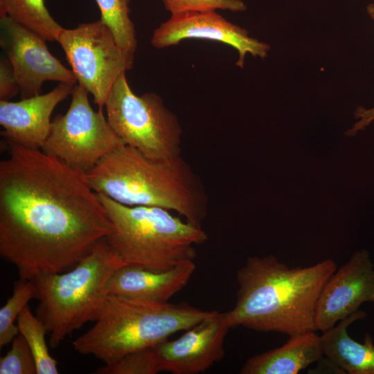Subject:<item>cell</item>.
<instances>
[{"mask_svg":"<svg viewBox=\"0 0 374 374\" xmlns=\"http://www.w3.org/2000/svg\"><path fill=\"white\" fill-rule=\"evenodd\" d=\"M0 161V255L20 279L73 268L114 230L82 173L42 150L7 142Z\"/></svg>","mask_w":374,"mask_h":374,"instance_id":"cell-1","label":"cell"},{"mask_svg":"<svg viewBox=\"0 0 374 374\" xmlns=\"http://www.w3.org/2000/svg\"><path fill=\"white\" fill-rule=\"evenodd\" d=\"M337 269L332 258L290 268L274 255L248 258L236 273V301L228 312L231 328L288 337L315 331L317 299Z\"/></svg>","mask_w":374,"mask_h":374,"instance_id":"cell-2","label":"cell"},{"mask_svg":"<svg viewBox=\"0 0 374 374\" xmlns=\"http://www.w3.org/2000/svg\"><path fill=\"white\" fill-rule=\"evenodd\" d=\"M84 177L96 193L124 205L175 211L199 227L206 215L204 188L181 155L154 159L124 144L102 158Z\"/></svg>","mask_w":374,"mask_h":374,"instance_id":"cell-3","label":"cell"},{"mask_svg":"<svg viewBox=\"0 0 374 374\" xmlns=\"http://www.w3.org/2000/svg\"><path fill=\"white\" fill-rule=\"evenodd\" d=\"M186 302L170 303L107 295L93 326L73 341L75 351L105 364L152 347L213 315Z\"/></svg>","mask_w":374,"mask_h":374,"instance_id":"cell-4","label":"cell"},{"mask_svg":"<svg viewBox=\"0 0 374 374\" xmlns=\"http://www.w3.org/2000/svg\"><path fill=\"white\" fill-rule=\"evenodd\" d=\"M125 265L105 238L71 269L41 273L31 279L39 301L36 316L50 335L51 348L58 347L66 336L97 319L107 296L108 279Z\"/></svg>","mask_w":374,"mask_h":374,"instance_id":"cell-5","label":"cell"},{"mask_svg":"<svg viewBox=\"0 0 374 374\" xmlns=\"http://www.w3.org/2000/svg\"><path fill=\"white\" fill-rule=\"evenodd\" d=\"M113 224L106 237L127 264L154 271H166L197 256L195 245L208 235L202 229L157 206H127L96 193Z\"/></svg>","mask_w":374,"mask_h":374,"instance_id":"cell-6","label":"cell"},{"mask_svg":"<svg viewBox=\"0 0 374 374\" xmlns=\"http://www.w3.org/2000/svg\"><path fill=\"white\" fill-rule=\"evenodd\" d=\"M107 119L127 145L154 159L180 155L182 130L177 116L153 93L136 95L123 73L105 103Z\"/></svg>","mask_w":374,"mask_h":374,"instance_id":"cell-7","label":"cell"},{"mask_svg":"<svg viewBox=\"0 0 374 374\" xmlns=\"http://www.w3.org/2000/svg\"><path fill=\"white\" fill-rule=\"evenodd\" d=\"M88 93L82 85H74L67 112L51 121L41 149L82 173L125 144L109 125L103 108L92 109Z\"/></svg>","mask_w":374,"mask_h":374,"instance_id":"cell-8","label":"cell"},{"mask_svg":"<svg viewBox=\"0 0 374 374\" xmlns=\"http://www.w3.org/2000/svg\"><path fill=\"white\" fill-rule=\"evenodd\" d=\"M78 84L103 108L117 79L132 68L134 56L117 44L109 28L100 19L63 28L57 38Z\"/></svg>","mask_w":374,"mask_h":374,"instance_id":"cell-9","label":"cell"},{"mask_svg":"<svg viewBox=\"0 0 374 374\" xmlns=\"http://www.w3.org/2000/svg\"><path fill=\"white\" fill-rule=\"evenodd\" d=\"M46 40L7 16L0 17V46L10 62L21 99L41 94L46 81L75 85L72 70L48 51Z\"/></svg>","mask_w":374,"mask_h":374,"instance_id":"cell-10","label":"cell"},{"mask_svg":"<svg viewBox=\"0 0 374 374\" xmlns=\"http://www.w3.org/2000/svg\"><path fill=\"white\" fill-rule=\"evenodd\" d=\"M365 302L374 303V265L369 253L361 249L337 269L323 287L314 310L315 331L334 327Z\"/></svg>","mask_w":374,"mask_h":374,"instance_id":"cell-11","label":"cell"},{"mask_svg":"<svg viewBox=\"0 0 374 374\" xmlns=\"http://www.w3.org/2000/svg\"><path fill=\"white\" fill-rule=\"evenodd\" d=\"M204 39L226 44L237 50L236 65L243 68L247 53L265 59L270 46L249 35L247 30L235 25L215 10L188 11L172 15L154 29L150 43L156 48L178 44L184 39Z\"/></svg>","mask_w":374,"mask_h":374,"instance_id":"cell-12","label":"cell"},{"mask_svg":"<svg viewBox=\"0 0 374 374\" xmlns=\"http://www.w3.org/2000/svg\"><path fill=\"white\" fill-rule=\"evenodd\" d=\"M230 328L228 312L216 311L178 339L154 346L161 371L173 374L205 372L224 358V342Z\"/></svg>","mask_w":374,"mask_h":374,"instance_id":"cell-13","label":"cell"},{"mask_svg":"<svg viewBox=\"0 0 374 374\" xmlns=\"http://www.w3.org/2000/svg\"><path fill=\"white\" fill-rule=\"evenodd\" d=\"M74 85L60 82L50 92L18 102L0 100L1 135L6 142L41 150L51 128L55 107L71 95Z\"/></svg>","mask_w":374,"mask_h":374,"instance_id":"cell-14","label":"cell"},{"mask_svg":"<svg viewBox=\"0 0 374 374\" xmlns=\"http://www.w3.org/2000/svg\"><path fill=\"white\" fill-rule=\"evenodd\" d=\"M193 260L166 271L125 265L116 270L105 286L107 295L168 302L188 283L195 270Z\"/></svg>","mask_w":374,"mask_h":374,"instance_id":"cell-15","label":"cell"},{"mask_svg":"<svg viewBox=\"0 0 374 374\" xmlns=\"http://www.w3.org/2000/svg\"><path fill=\"white\" fill-rule=\"evenodd\" d=\"M316 331L289 337L283 346L249 358L240 374H296L323 357Z\"/></svg>","mask_w":374,"mask_h":374,"instance_id":"cell-16","label":"cell"},{"mask_svg":"<svg viewBox=\"0 0 374 374\" xmlns=\"http://www.w3.org/2000/svg\"><path fill=\"white\" fill-rule=\"evenodd\" d=\"M365 317L366 313L359 310L320 336L323 355L346 373L374 374V345L371 337L367 334L364 342L361 344L348 334L350 324Z\"/></svg>","mask_w":374,"mask_h":374,"instance_id":"cell-17","label":"cell"},{"mask_svg":"<svg viewBox=\"0 0 374 374\" xmlns=\"http://www.w3.org/2000/svg\"><path fill=\"white\" fill-rule=\"evenodd\" d=\"M7 16L47 42L57 41L62 28L51 15L44 0H0V17Z\"/></svg>","mask_w":374,"mask_h":374,"instance_id":"cell-18","label":"cell"},{"mask_svg":"<svg viewBox=\"0 0 374 374\" xmlns=\"http://www.w3.org/2000/svg\"><path fill=\"white\" fill-rule=\"evenodd\" d=\"M17 321L19 333L24 337L34 356L37 374H57V362L48 352L45 339L48 332L44 323L32 313L28 305L20 313Z\"/></svg>","mask_w":374,"mask_h":374,"instance_id":"cell-19","label":"cell"},{"mask_svg":"<svg viewBox=\"0 0 374 374\" xmlns=\"http://www.w3.org/2000/svg\"><path fill=\"white\" fill-rule=\"evenodd\" d=\"M130 1L96 0L101 13L100 20L109 28L118 46L134 56L137 40L134 25L129 16Z\"/></svg>","mask_w":374,"mask_h":374,"instance_id":"cell-20","label":"cell"},{"mask_svg":"<svg viewBox=\"0 0 374 374\" xmlns=\"http://www.w3.org/2000/svg\"><path fill=\"white\" fill-rule=\"evenodd\" d=\"M35 286L31 280L20 279L15 282L12 296L0 309V348L10 343L19 334L17 320L20 313L35 298Z\"/></svg>","mask_w":374,"mask_h":374,"instance_id":"cell-21","label":"cell"},{"mask_svg":"<svg viewBox=\"0 0 374 374\" xmlns=\"http://www.w3.org/2000/svg\"><path fill=\"white\" fill-rule=\"evenodd\" d=\"M161 366L154 346L130 353L114 363L98 368L96 374H156Z\"/></svg>","mask_w":374,"mask_h":374,"instance_id":"cell-22","label":"cell"},{"mask_svg":"<svg viewBox=\"0 0 374 374\" xmlns=\"http://www.w3.org/2000/svg\"><path fill=\"white\" fill-rule=\"evenodd\" d=\"M37 374L33 353L19 333L12 341L10 350L0 358V374Z\"/></svg>","mask_w":374,"mask_h":374,"instance_id":"cell-23","label":"cell"},{"mask_svg":"<svg viewBox=\"0 0 374 374\" xmlns=\"http://www.w3.org/2000/svg\"><path fill=\"white\" fill-rule=\"evenodd\" d=\"M172 15L188 11H206L217 9L240 12L247 10L242 0H161Z\"/></svg>","mask_w":374,"mask_h":374,"instance_id":"cell-24","label":"cell"},{"mask_svg":"<svg viewBox=\"0 0 374 374\" xmlns=\"http://www.w3.org/2000/svg\"><path fill=\"white\" fill-rule=\"evenodd\" d=\"M20 92L12 64L8 57L0 59V100L9 101Z\"/></svg>","mask_w":374,"mask_h":374,"instance_id":"cell-25","label":"cell"},{"mask_svg":"<svg viewBox=\"0 0 374 374\" xmlns=\"http://www.w3.org/2000/svg\"><path fill=\"white\" fill-rule=\"evenodd\" d=\"M354 116L358 121L346 132V134L348 136H355L358 132L364 130L374 122V107L366 109L359 106L355 109Z\"/></svg>","mask_w":374,"mask_h":374,"instance_id":"cell-26","label":"cell"},{"mask_svg":"<svg viewBox=\"0 0 374 374\" xmlns=\"http://www.w3.org/2000/svg\"><path fill=\"white\" fill-rule=\"evenodd\" d=\"M366 12L371 19L374 21V3H371L367 5Z\"/></svg>","mask_w":374,"mask_h":374,"instance_id":"cell-27","label":"cell"}]
</instances>
